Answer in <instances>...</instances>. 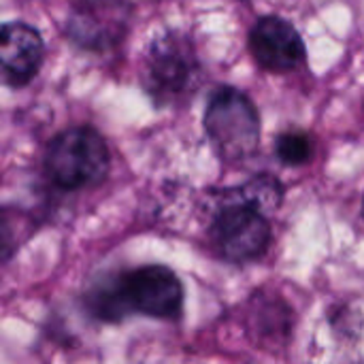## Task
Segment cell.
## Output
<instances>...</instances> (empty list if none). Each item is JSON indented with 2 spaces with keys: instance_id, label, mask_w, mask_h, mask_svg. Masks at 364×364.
Listing matches in <instances>:
<instances>
[{
  "instance_id": "3",
  "label": "cell",
  "mask_w": 364,
  "mask_h": 364,
  "mask_svg": "<svg viewBox=\"0 0 364 364\" xmlns=\"http://www.w3.org/2000/svg\"><path fill=\"white\" fill-rule=\"evenodd\" d=\"M109 147L90 126L62 130L45 151V173L60 190H83L100 183L109 173Z\"/></svg>"
},
{
  "instance_id": "5",
  "label": "cell",
  "mask_w": 364,
  "mask_h": 364,
  "mask_svg": "<svg viewBox=\"0 0 364 364\" xmlns=\"http://www.w3.org/2000/svg\"><path fill=\"white\" fill-rule=\"evenodd\" d=\"M224 205L215 213L209 239L215 252L228 262H252L258 260L271 243V226L267 213L252 207L245 200L232 198L222 192Z\"/></svg>"
},
{
  "instance_id": "1",
  "label": "cell",
  "mask_w": 364,
  "mask_h": 364,
  "mask_svg": "<svg viewBox=\"0 0 364 364\" xmlns=\"http://www.w3.org/2000/svg\"><path fill=\"white\" fill-rule=\"evenodd\" d=\"M85 301L90 311L107 322L122 320L130 311L175 320L183 309V286L171 269L149 264L96 284Z\"/></svg>"
},
{
  "instance_id": "6",
  "label": "cell",
  "mask_w": 364,
  "mask_h": 364,
  "mask_svg": "<svg viewBox=\"0 0 364 364\" xmlns=\"http://www.w3.org/2000/svg\"><path fill=\"white\" fill-rule=\"evenodd\" d=\"M130 17L128 0H77L66 19V36L81 49L107 51L122 43Z\"/></svg>"
},
{
  "instance_id": "4",
  "label": "cell",
  "mask_w": 364,
  "mask_h": 364,
  "mask_svg": "<svg viewBox=\"0 0 364 364\" xmlns=\"http://www.w3.org/2000/svg\"><path fill=\"white\" fill-rule=\"evenodd\" d=\"M205 132L226 162L247 160L260 143V117L258 109L241 90L224 85L218 87L203 115Z\"/></svg>"
},
{
  "instance_id": "10",
  "label": "cell",
  "mask_w": 364,
  "mask_h": 364,
  "mask_svg": "<svg viewBox=\"0 0 364 364\" xmlns=\"http://www.w3.org/2000/svg\"><path fill=\"white\" fill-rule=\"evenodd\" d=\"M275 154L286 166H301L311 160L314 154V141L303 130H288L277 136Z\"/></svg>"
},
{
  "instance_id": "7",
  "label": "cell",
  "mask_w": 364,
  "mask_h": 364,
  "mask_svg": "<svg viewBox=\"0 0 364 364\" xmlns=\"http://www.w3.org/2000/svg\"><path fill=\"white\" fill-rule=\"evenodd\" d=\"M250 51L254 60L271 73H290L305 60V45L296 28L277 17H260L250 32Z\"/></svg>"
},
{
  "instance_id": "8",
  "label": "cell",
  "mask_w": 364,
  "mask_h": 364,
  "mask_svg": "<svg viewBox=\"0 0 364 364\" xmlns=\"http://www.w3.org/2000/svg\"><path fill=\"white\" fill-rule=\"evenodd\" d=\"M45 45L36 28L23 21H6L0 32V62L4 83L21 87L34 79L43 64Z\"/></svg>"
},
{
  "instance_id": "11",
  "label": "cell",
  "mask_w": 364,
  "mask_h": 364,
  "mask_svg": "<svg viewBox=\"0 0 364 364\" xmlns=\"http://www.w3.org/2000/svg\"><path fill=\"white\" fill-rule=\"evenodd\" d=\"M363 215H364V203H363Z\"/></svg>"
},
{
  "instance_id": "9",
  "label": "cell",
  "mask_w": 364,
  "mask_h": 364,
  "mask_svg": "<svg viewBox=\"0 0 364 364\" xmlns=\"http://www.w3.org/2000/svg\"><path fill=\"white\" fill-rule=\"evenodd\" d=\"M226 194L250 203L252 207L260 209L262 213L277 211V207L284 200V188L273 175H256L247 183L226 190Z\"/></svg>"
},
{
  "instance_id": "2",
  "label": "cell",
  "mask_w": 364,
  "mask_h": 364,
  "mask_svg": "<svg viewBox=\"0 0 364 364\" xmlns=\"http://www.w3.org/2000/svg\"><path fill=\"white\" fill-rule=\"evenodd\" d=\"M203 66L192 41L181 32H166L151 41L143 55L141 83L158 107L186 100L200 83Z\"/></svg>"
}]
</instances>
